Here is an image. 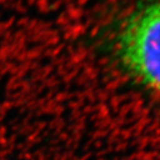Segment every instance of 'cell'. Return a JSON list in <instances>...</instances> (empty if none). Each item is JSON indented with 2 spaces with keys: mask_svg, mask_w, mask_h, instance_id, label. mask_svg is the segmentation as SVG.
Masks as SVG:
<instances>
[{
  "mask_svg": "<svg viewBox=\"0 0 160 160\" xmlns=\"http://www.w3.org/2000/svg\"><path fill=\"white\" fill-rule=\"evenodd\" d=\"M117 58L135 81L160 95V0H148L117 30Z\"/></svg>",
  "mask_w": 160,
  "mask_h": 160,
  "instance_id": "obj_1",
  "label": "cell"
}]
</instances>
